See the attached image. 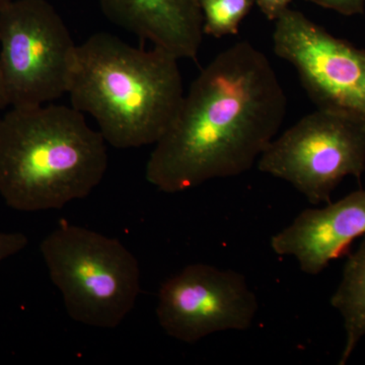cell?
<instances>
[{
  "mask_svg": "<svg viewBox=\"0 0 365 365\" xmlns=\"http://www.w3.org/2000/svg\"><path fill=\"white\" fill-rule=\"evenodd\" d=\"M287 98L270 60L247 41L230 46L192 83L155 144L145 178L165 193L251 170L277 135Z\"/></svg>",
  "mask_w": 365,
  "mask_h": 365,
  "instance_id": "obj_1",
  "label": "cell"
},
{
  "mask_svg": "<svg viewBox=\"0 0 365 365\" xmlns=\"http://www.w3.org/2000/svg\"><path fill=\"white\" fill-rule=\"evenodd\" d=\"M179 59L96 33L76 48L71 107L91 115L106 143L119 150L155 144L184 98Z\"/></svg>",
  "mask_w": 365,
  "mask_h": 365,
  "instance_id": "obj_2",
  "label": "cell"
},
{
  "mask_svg": "<svg viewBox=\"0 0 365 365\" xmlns=\"http://www.w3.org/2000/svg\"><path fill=\"white\" fill-rule=\"evenodd\" d=\"M106 143L73 107L11 108L0 118V195L23 212L86 198L107 172Z\"/></svg>",
  "mask_w": 365,
  "mask_h": 365,
  "instance_id": "obj_3",
  "label": "cell"
},
{
  "mask_svg": "<svg viewBox=\"0 0 365 365\" xmlns=\"http://www.w3.org/2000/svg\"><path fill=\"white\" fill-rule=\"evenodd\" d=\"M40 252L74 321L115 329L135 307L140 269L119 240L62 223L41 242Z\"/></svg>",
  "mask_w": 365,
  "mask_h": 365,
  "instance_id": "obj_4",
  "label": "cell"
},
{
  "mask_svg": "<svg viewBox=\"0 0 365 365\" xmlns=\"http://www.w3.org/2000/svg\"><path fill=\"white\" fill-rule=\"evenodd\" d=\"M78 45L47 0H13L0 11V69L9 107L49 104L68 93Z\"/></svg>",
  "mask_w": 365,
  "mask_h": 365,
  "instance_id": "obj_5",
  "label": "cell"
},
{
  "mask_svg": "<svg viewBox=\"0 0 365 365\" xmlns=\"http://www.w3.org/2000/svg\"><path fill=\"white\" fill-rule=\"evenodd\" d=\"M257 163L262 173L289 182L313 205L330 203L343 179L364 174L365 128L317 109L275 137Z\"/></svg>",
  "mask_w": 365,
  "mask_h": 365,
  "instance_id": "obj_6",
  "label": "cell"
},
{
  "mask_svg": "<svg viewBox=\"0 0 365 365\" xmlns=\"http://www.w3.org/2000/svg\"><path fill=\"white\" fill-rule=\"evenodd\" d=\"M274 21V53L294 67L314 104L365 128V50L294 9Z\"/></svg>",
  "mask_w": 365,
  "mask_h": 365,
  "instance_id": "obj_7",
  "label": "cell"
},
{
  "mask_svg": "<svg viewBox=\"0 0 365 365\" xmlns=\"http://www.w3.org/2000/svg\"><path fill=\"white\" fill-rule=\"evenodd\" d=\"M258 309L242 274L198 263L163 283L157 317L168 336L193 344L215 333L248 330Z\"/></svg>",
  "mask_w": 365,
  "mask_h": 365,
  "instance_id": "obj_8",
  "label": "cell"
},
{
  "mask_svg": "<svg viewBox=\"0 0 365 365\" xmlns=\"http://www.w3.org/2000/svg\"><path fill=\"white\" fill-rule=\"evenodd\" d=\"M365 235V190L324 208H307L271 239L279 256L294 257L300 270L318 275Z\"/></svg>",
  "mask_w": 365,
  "mask_h": 365,
  "instance_id": "obj_9",
  "label": "cell"
},
{
  "mask_svg": "<svg viewBox=\"0 0 365 365\" xmlns=\"http://www.w3.org/2000/svg\"><path fill=\"white\" fill-rule=\"evenodd\" d=\"M112 24L177 59L195 60L203 42L201 0H98Z\"/></svg>",
  "mask_w": 365,
  "mask_h": 365,
  "instance_id": "obj_10",
  "label": "cell"
},
{
  "mask_svg": "<svg viewBox=\"0 0 365 365\" xmlns=\"http://www.w3.org/2000/svg\"><path fill=\"white\" fill-rule=\"evenodd\" d=\"M331 304L344 321L346 340L339 362L344 365L365 336V235L359 248L346 260L342 279Z\"/></svg>",
  "mask_w": 365,
  "mask_h": 365,
  "instance_id": "obj_11",
  "label": "cell"
},
{
  "mask_svg": "<svg viewBox=\"0 0 365 365\" xmlns=\"http://www.w3.org/2000/svg\"><path fill=\"white\" fill-rule=\"evenodd\" d=\"M255 4L256 0H201L204 35L215 38L237 35Z\"/></svg>",
  "mask_w": 365,
  "mask_h": 365,
  "instance_id": "obj_12",
  "label": "cell"
},
{
  "mask_svg": "<svg viewBox=\"0 0 365 365\" xmlns=\"http://www.w3.org/2000/svg\"><path fill=\"white\" fill-rule=\"evenodd\" d=\"M28 244V237L23 232H0V263L20 253Z\"/></svg>",
  "mask_w": 365,
  "mask_h": 365,
  "instance_id": "obj_13",
  "label": "cell"
},
{
  "mask_svg": "<svg viewBox=\"0 0 365 365\" xmlns=\"http://www.w3.org/2000/svg\"><path fill=\"white\" fill-rule=\"evenodd\" d=\"M309 1L344 16L362 14L365 9V0H309Z\"/></svg>",
  "mask_w": 365,
  "mask_h": 365,
  "instance_id": "obj_14",
  "label": "cell"
},
{
  "mask_svg": "<svg viewBox=\"0 0 365 365\" xmlns=\"http://www.w3.org/2000/svg\"><path fill=\"white\" fill-rule=\"evenodd\" d=\"M290 2L292 0H256L257 6L270 21L277 20L281 14L289 9Z\"/></svg>",
  "mask_w": 365,
  "mask_h": 365,
  "instance_id": "obj_15",
  "label": "cell"
},
{
  "mask_svg": "<svg viewBox=\"0 0 365 365\" xmlns=\"http://www.w3.org/2000/svg\"><path fill=\"white\" fill-rule=\"evenodd\" d=\"M7 107H9V101H7L6 88H4V78L0 69V110Z\"/></svg>",
  "mask_w": 365,
  "mask_h": 365,
  "instance_id": "obj_16",
  "label": "cell"
},
{
  "mask_svg": "<svg viewBox=\"0 0 365 365\" xmlns=\"http://www.w3.org/2000/svg\"><path fill=\"white\" fill-rule=\"evenodd\" d=\"M13 0H0V11H1L4 7H6L7 4H11Z\"/></svg>",
  "mask_w": 365,
  "mask_h": 365,
  "instance_id": "obj_17",
  "label": "cell"
}]
</instances>
